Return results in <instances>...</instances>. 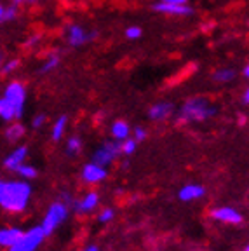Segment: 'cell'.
<instances>
[{"label": "cell", "instance_id": "obj_16", "mask_svg": "<svg viewBox=\"0 0 249 251\" xmlns=\"http://www.w3.org/2000/svg\"><path fill=\"white\" fill-rule=\"evenodd\" d=\"M206 194V188L202 187V185H185L181 190H179L178 197L181 201H185V202H188V201H195V199H200V197Z\"/></svg>", "mask_w": 249, "mask_h": 251}, {"label": "cell", "instance_id": "obj_10", "mask_svg": "<svg viewBox=\"0 0 249 251\" xmlns=\"http://www.w3.org/2000/svg\"><path fill=\"white\" fill-rule=\"evenodd\" d=\"M23 232L25 230H21V228L16 227V225H5V227H0V248L9 250L16 241L20 239Z\"/></svg>", "mask_w": 249, "mask_h": 251}, {"label": "cell", "instance_id": "obj_26", "mask_svg": "<svg viewBox=\"0 0 249 251\" xmlns=\"http://www.w3.org/2000/svg\"><path fill=\"white\" fill-rule=\"evenodd\" d=\"M40 42H42V33H31L23 42V47L25 49H35L37 46H40Z\"/></svg>", "mask_w": 249, "mask_h": 251}, {"label": "cell", "instance_id": "obj_32", "mask_svg": "<svg viewBox=\"0 0 249 251\" xmlns=\"http://www.w3.org/2000/svg\"><path fill=\"white\" fill-rule=\"evenodd\" d=\"M145 138H147V131H145L143 127H136V129H134V140L143 141Z\"/></svg>", "mask_w": 249, "mask_h": 251}, {"label": "cell", "instance_id": "obj_22", "mask_svg": "<svg viewBox=\"0 0 249 251\" xmlns=\"http://www.w3.org/2000/svg\"><path fill=\"white\" fill-rule=\"evenodd\" d=\"M213 78L216 80V82H230V80H234L235 78V70H232V68H220V70H216L213 74Z\"/></svg>", "mask_w": 249, "mask_h": 251}, {"label": "cell", "instance_id": "obj_39", "mask_svg": "<svg viewBox=\"0 0 249 251\" xmlns=\"http://www.w3.org/2000/svg\"><path fill=\"white\" fill-rule=\"evenodd\" d=\"M244 251H249V244H248V246H246V250Z\"/></svg>", "mask_w": 249, "mask_h": 251}, {"label": "cell", "instance_id": "obj_6", "mask_svg": "<svg viewBox=\"0 0 249 251\" xmlns=\"http://www.w3.org/2000/svg\"><path fill=\"white\" fill-rule=\"evenodd\" d=\"M98 37V31L96 30H84L82 26L78 25H68L65 28V39L68 42V46L72 47H80L84 44L91 42Z\"/></svg>", "mask_w": 249, "mask_h": 251}, {"label": "cell", "instance_id": "obj_34", "mask_svg": "<svg viewBox=\"0 0 249 251\" xmlns=\"http://www.w3.org/2000/svg\"><path fill=\"white\" fill-rule=\"evenodd\" d=\"M242 101H244L246 105H249V87H248V89H246L244 96H242Z\"/></svg>", "mask_w": 249, "mask_h": 251}, {"label": "cell", "instance_id": "obj_8", "mask_svg": "<svg viewBox=\"0 0 249 251\" xmlns=\"http://www.w3.org/2000/svg\"><path fill=\"white\" fill-rule=\"evenodd\" d=\"M26 157H28V147H25V145L16 147L12 152H9L7 155L4 157L2 166H4L7 171H16L23 162H26Z\"/></svg>", "mask_w": 249, "mask_h": 251}, {"label": "cell", "instance_id": "obj_23", "mask_svg": "<svg viewBox=\"0 0 249 251\" xmlns=\"http://www.w3.org/2000/svg\"><path fill=\"white\" fill-rule=\"evenodd\" d=\"M80 147H82V143L78 136L68 138V141H66V153H68V155H77V153L80 152Z\"/></svg>", "mask_w": 249, "mask_h": 251}, {"label": "cell", "instance_id": "obj_29", "mask_svg": "<svg viewBox=\"0 0 249 251\" xmlns=\"http://www.w3.org/2000/svg\"><path fill=\"white\" fill-rule=\"evenodd\" d=\"M44 124H46V115L44 114H37L35 117L31 119V127L33 129H40Z\"/></svg>", "mask_w": 249, "mask_h": 251}, {"label": "cell", "instance_id": "obj_12", "mask_svg": "<svg viewBox=\"0 0 249 251\" xmlns=\"http://www.w3.org/2000/svg\"><path fill=\"white\" fill-rule=\"evenodd\" d=\"M211 216L218 222H223V224H241L242 222V215L234 208H218L211 211Z\"/></svg>", "mask_w": 249, "mask_h": 251}, {"label": "cell", "instance_id": "obj_30", "mask_svg": "<svg viewBox=\"0 0 249 251\" xmlns=\"http://www.w3.org/2000/svg\"><path fill=\"white\" fill-rule=\"evenodd\" d=\"M112 218H113V209H110V208L103 209L101 215L98 216V220H100L101 224H106V222H110V220H112Z\"/></svg>", "mask_w": 249, "mask_h": 251}, {"label": "cell", "instance_id": "obj_24", "mask_svg": "<svg viewBox=\"0 0 249 251\" xmlns=\"http://www.w3.org/2000/svg\"><path fill=\"white\" fill-rule=\"evenodd\" d=\"M18 14H20V7H16V5L9 4L4 7V23H11V21H14L16 18H18Z\"/></svg>", "mask_w": 249, "mask_h": 251}, {"label": "cell", "instance_id": "obj_15", "mask_svg": "<svg viewBox=\"0 0 249 251\" xmlns=\"http://www.w3.org/2000/svg\"><path fill=\"white\" fill-rule=\"evenodd\" d=\"M98 202H100V197H98V194L91 192V194H87V196L82 197L80 201L74 202V209H75V213H89V211H93V209L96 208Z\"/></svg>", "mask_w": 249, "mask_h": 251}, {"label": "cell", "instance_id": "obj_25", "mask_svg": "<svg viewBox=\"0 0 249 251\" xmlns=\"http://www.w3.org/2000/svg\"><path fill=\"white\" fill-rule=\"evenodd\" d=\"M18 68H20V59H7V61L2 63L0 70H2L4 75H9V74H14Z\"/></svg>", "mask_w": 249, "mask_h": 251}, {"label": "cell", "instance_id": "obj_27", "mask_svg": "<svg viewBox=\"0 0 249 251\" xmlns=\"http://www.w3.org/2000/svg\"><path fill=\"white\" fill-rule=\"evenodd\" d=\"M136 145H138V141L134 140V138H127V140H124V143H121V152L125 153V155H131L134 150H136Z\"/></svg>", "mask_w": 249, "mask_h": 251}, {"label": "cell", "instance_id": "obj_14", "mask_svg": "<svg viewBox=\"0 0 249 251\" xmlns=\"http://www.w3.org/2000/svg\"><path fill=\"white\" fill-rule=\"evenodd\" d=\"M25 133H26L25 126L21 124V122L12 121L11 124L4 129V138L9 141V143H18V141H21L25 138Z\"/></svg>", "mask_w": 249, "mask_h": 251}, {"label": "cell", "instance_id": "obj_11", "mask_svg": "<svg viewBox=\"0 0 249 251\" xmlns=\"http://www.w3.org/2000/svg\"><path fill=\"white\" fill-rule=\"evenodd\" d=\"M153 11L162 12V14H171V16H190L194 14V9L188 4L178 5V4H166V2H159L153 5Z\"/></svg>", "mask_w": 249, "mask_h": 251}, {"label": "cell", "instance_id": "obj_9", "mask_svg": "<svg viewBox=\"0 0 249 251\" xmlns=\"http://www.w3.org/2000/svg\"><path fill=\"white\" fill-rule=\"evenodd\" d=\"M106 178V169L96 162H89L82 168V180L86 183H98Z\"/></svg>", "mask_w": 249, "mask_h": 251}, {"label": "cell", "instance_id": "obj_4", "mask_svg": "<svg viewBox=\"0 0 249 251\" xmlns=\"http://www.w3.org/2000/svg\"><path fill=\"white\" fill-rule=\"evenodd\" d=\"M46 239V234H44L42 227H33L30 230L23 232L21 237L9 248L7 251H37L40 248V244Z\"/></svg>", "mask_w": 249, "mask_h": 251}, {"label": "cell", "instance_id": "obj_3", "mask_svg": "<svg viewBox=\"0 0 249 251\" xmlns=\"http://www.w3.org/2000/svg\"><path fill=\"white\" fill-rule=\"evenodd\" d=\"M66 216H68V204H65L63 201H54V202L49 206V209H47L46 216H44V220H42V225H40L44 234H46V237L51 235L52 232L65 222Z\"/></svg>", "mask_w": 249, "mask_h": 251}, {"label": "cell", "instance_id": "obj_5", "mask_svg": "<svg viewBox=\"0 0 249 251\" xmlns=\"http://www.w3.org/2000/svg\"><path fill=\"white\" fill-rule=\"evenodd\" d=\"M12 106H14L18 119L23 115L25 110V101H26V87L21 80H11V82L5 86L4 94H2Z\"/></svg>", "mask_w": 249, "mask_h": 251}, {"label": "cell", "instance_id": "obj_18", "mask_svg": "<svg viewBox=\"0 0 249 251\" xmlns=\"http://www.w3.org/2000/svg\"><path fill=\"white\" fill-rule=\"evenodd\" d=\"M112 136L115 138L117 141H124L129 138V133H131V129H129V124L124 121H115L112 124Z\"/></svg>", "mask_w": 249, "mask_h": 251}, {"label": "cell", "instance_id": "obj_2", "mask_svg": "<svg viewBox=\"0 0 249 251\" xmlns=\"http://www.w3.org/2000/svg\"><path fill=\"white\" fill-rule=\"evenodd\" d=\"M216 106L209 105L207 100L204 98H192L181 106L178 114V122L179 124H187V122L194 121H204V119H209L213 115H216Z\"/></svg>", "mask_w": 249, "mask_h": 251}, {"label": "cell", "instance_id": "obj_31", "mask_svg": "<svg viewBox=\"0 0 249 251\" xmlns=\"http://www.w3.org/2000/svg\"><path fill=\"white\" fill-rule=\"evenodd\" d=\"M9 4L16 5V7H21V5H31V4H35L37 0H7Z\"/></svg>", "mask_w": 249, "mask_h": 251}, {"label": "cell", "instance_id": "obj_33", "mask_svg": "<svg viewBox=\"0 0 249 251\" xmlns=\"http://www.w3.org/2000/svg\"><path fill=\"white\" fill-rule=\"evenodd\" d=\"M160 2H166V4H178V5L188 4V0H160Z\"/></svg>", "mask_w": 249, "mask_h": 251}, {"label": "cell", "instance_id": "obj_20", "mask_svg": "<svg viewBox=\"0 0 249 251\" xmlns=\"http://www.w3.org/2000/svg\"><path fill=\"white\" fill-rule=\"evenodd\" d=\"M66 124H68V119H66V115H61V117L56 119V122L52 124V131H51V140L52 141H61L63 140V136H65Z\"/></svg>", "mask_w": 249, "mask_h": 251}, {"label": "cell", "instance_id": "obj_38", "mask_svg": "<svg viewBox=\"0 0 249 251\" xmlns=\"http://www.w3.org/2000/svg\"><path fill=\"white\" fill-rule=\"evenodd\" d=\"M2 63H4V52H2V49H0V67H2Z\"/></svg>", "mask_w": 249, "mask_h": 251}, {"label": "cell", "instance_id": "obj_37", "mask_svg": "<svg viewBox=\"0 0 249 251\" xmlns=\"http://www.w3.org/2000/svg\"><path fill=\"white\" fill-rule=\"evenodd\" d=\"M242 74H244V77L249 78V65H246V68H244V72H242Z\"/></svg>", "mask_w": 249, "mask_h": 251}, {"label": "cell", "instance_id": "obj_35", "mask_svg": "<svg viewBox=\"0 0 249 251\" xmlns=\"http://www.w3.org/2000/svg\"><path fill=\"white\" fill-rule=\"evenodd\" d=\"M4 7L5 5L0 4V23H4Z\"/></svg>", "mask_w": 249, "mask_h": 251}, {"label": "cell", "instance_id": "obj_17", "mask_svg": "<svg viewBox=\"0 0 249 251\" xmlns=\"http://www.w3.org/2000/svg\"><path fill=\"white\" fill-rule=\"evenodd\" d=\"M59 61H61V56H59L58 51L49 52V54L46 56V59H44V63L40 65L39 74H49V72L56 70V68L59 67Z\"/></svg>", "mask_w": 249, "mask_h": 251}, {"label": "cell", "instance_id": "obj_13", "mask_svg": "<svg viewBox=\"0 0 249 251\" xmlns=\"http://www.w3.org/2000/svg\"><path fill=\"white\" fill-rule=\"evenodd\" d=\"M173 103H168V101H160V103H155L152 108L148 110V117L152 119V121H166L168 117L173 115Z\"/></svg>", "mask_w": 249, "mask_h": 251}, {"label": "cell", "instance_id": "obj_28", "mask_svg": "<svg viewBox=\"0 0 249 251\" xmlns=\"http://www.w3.org/2000/svg\"><path fill=\"white\" fill-rule=\"evenodd\" d=\"M141 35H143V30H141L140 26H129L127 30H125V39H129V40H136V39H140Z\"/></svg>", "mask_w": 249, "mask_h": 251}, {"label": "cell", "instance_id": "obj_7", "mask_svg": "<svg viewBox=\"0 0 249 251\" xmlns=\"http://www.w3.org/2000/svg\"><path fill=\"white\" fill-rule=\"evenodd\" d=\"M119 153H121V143H115V141H105V143H103V145L94 152L93 162H96V164L106 168V166H108L110 162L119 155Z\"/></svg>", "mask_w": 249, "mask_h": 251}, {"label": "cell", "instance_id": "obj_19", "mask_svg": "<svg viewBox=\"0 0 249 251\" xmlns=\"http://www.w3.org/2000/svg\"><path fill=\"white\" fill-rule=\"evenodd\" d=\"M0 119L5 122H12V121H18V114H16L14 106L7 101V100L2 96L0 98Z\"/></svg>", "mask_w": 249, "mask_h": 251}, {"label": "cell", "instance_id": "obj_21", "mask_svg": "<svg viewBox=\"0 0 249 251\" xmlns=\"http://www.w3.org/2000/svg\"><path fill=\"white\" fill-rule=\"evenodd\" d=\"M16 175L21 178V180H26V181H30V180H35L37 178V175H39V171H37V168L35 166H31V164H26V162H23V164L20 166V168L16 169Z\"/></svg>", "mask_w": 249, "mask_h": 251}, {"label": "cell", "instance_id": "obj_1", "mask_svg": "<svg viewBox=\"0 0 249 251\" xmlns=\"http://www.w3.org/2000/svg\"><path fill=\"white\" fill-rule=\"evenodd\" d=\"M31 197V185L26 180L0 178V208L5 213H23Z\"/></svg>", "mask_w": 249, "mask_h": 251}, {"label": "cell", "instance_id": "obj_36", "mask_svg": "<svg viewBox=\"0 0 249 251\" xmlns=\"http://www.w3.org/2000/svg\"><path fill=\"white\" fill-rule=\"evenodd\" d=\"M84 251H100V250H98V246H94V244H89Z\"/></svg>", "mask_w": 249, "mask_h": 251}]
</instances>
